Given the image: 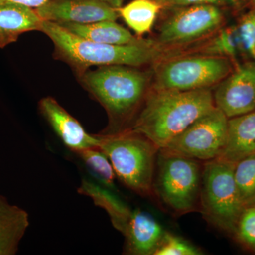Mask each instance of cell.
<instances>
[{
	"mask_svg": "<svg viewBox=\"0 0 255 255\" xmlns=\"http://www.w3.org/2000/svg\"><path fill=\"white\" fill-rule=\"evenodd\" d=\"M153 190L166 205L177 212H188L200 195L201 167L196 159L159 150Z\"/></svg>",
	"mask_w": 255,
	"mask_h": 255,
	"instance_id": "8992f818",
	"label": "cell"
},
{
	"mask_svg": "<svg viewBox=\"0 0 255 255\" xmlns=\"http://www.w3.org/2000/svg\"><path fill=\"white\" fill-rule=\"evenodd\" d=\"M236 27L242 53L255 60V9L245 15Z\"/></svg>",
	"mask_w": 255,
	"mask_h": 255,
	"instance_id": "cb8c5ba5",
	"label": "cell"
},
{
	"mask_svg": "<svg viewBox=\"0 0 255 255\" xmlns=\"http://www.w3.org/2000/svg\"><path fill=\"white\" fill-rule=\"evenodd\" d=\"M49 0H0V4H4V3H16L25 5L32 9H36L44 4Z\"/></svg>",
	"mask_w": 255,
	"mask_h": 255,
	"instance_id": "4316f807",
	"label": "cell"
},
{
	"mask_svg": "<svg viewBox=\"0 0 255 255\" xmlns=\"http://www.w3.org/2000/svg\"><path fill=\"white\" fill-rule=\"evenodd\" d=\"M226 57L200 55L164 61L156 70L154 90L191 91L210 88L232 72Z\"/></svg>",
	"mask_w": 255,
	"mask_h": 255,
	"instance_id": "52a82bcc",
	"label": "cell"
},
{
	"mask_svg": "<svg viewBox=\"0 0 255 255\" xmlns=\"http://www.w3.org/2000/svg\"><path fill=\"white\" fill-rule=\"evenodd\" d=\"M255 153V112L228 119L227 137L216 159L235 165Z\"/></svg>",
	"mask_w": 255,
	"mask_h": 255,
	"instance_id": "5bb4252c",
	"label": "cell"
},
{
	"mask_svg": "<svg viewBox=\"0 0 255 255\" xmlns=\"http://www.w3.org/2000/svg\"><path fill=\"white\" fill-rule=\"evenodd\" d=\"M201 253L185 240L165 232L154 255H200Z\"/></svg>",
	"mask_w": 255,
	"mask_h": 255,
	"instance_id": "603a6c76",
	"label": "cell"
},
{
	"mask_svg": "<svg viewBox=\"0 0 255 255\" xmlns=\"http://www.w3.org/2000/svg\"><path fill=\"white\" fill-rule=\"evenodd\" d=\"M162 9L160 4L152 0H133L117 11L128 26L140 36L150 31Z\"/></svg>",
	"mask_w": 255,
	"mask_h": 255,
	"instance_id": "d6986e66",
	"label": "cell"
},
{
	"mask_svg": "<svg viewBox=\"0 0 255 255\" xmlns=\"http://www.w3.org/2000/svg\"><path fill=\"white\" fill-rule=\"evenodd\" d=\"M79 80L107 112L110 124L102 134L128 129L147 95L148 75L134 67H100L96 70H87Z\"/></svg>",
	"mask_w": 255,
	"mask_h": 255,
	"instance_id": "7a4b0ae2",
	"label": "cell"
},
{
	"mask_svg": "<svg viewBox=\"0 0 255 255\" xmlns=\"http://www.w3.org/2000/svg\"><path fill=\"white\" fill-rule=\"evenodd\" d=\"M160 4L162 7H171L174 6V0H152Z\"/></svg>",
	"mask_w": 255,
	"mask_h": 255,
	"instance_id": "f1b7e54d",
	"label": "cell"
},
{
	"mask_svg": "<svg viewBox=\"0 0 255 255\" xmlns=\"http://www.w3.org/2000/svg\"><path fill=\"white\" fill-rule=\"evenodd\" d=\"M201 54L235 58L241 52L236 26L223 28L201 49ZM230 59V58H229Z\"/></svg>",
	"mask_w": 255,
	"mask_h": 255,
	"instance_id": "44dd1931",
	"label": "cell"
},
{
	"mask_svg": "<svg viewBox=\"0 0 255 255\" xmlns=\"http://www.w3.org/2000/svg\"></svg>",
	"mask_w": 255,
	"mask_h": 255,
	"instance_id": "d6a6232c",
	"label": "cell"
},
{
	"mask_svg": "<svg viewBox=\"0 0 255 255\" xmlns=\"http://www.w3.org/2000/svg\"><path fill=\"white\" fill-rule=\"evenodd\" d=\"M235 234L245 246L255 252V206L243 210Z\"/></svg>",
	"mask_w": 255,
	"mask_h": 255,
	"instance_id": "d4e9b609",
	"label": "cell"
},
{
	"mask_svg": "<svg viewBox=\"0 0 255 255\" xmlns=\"http://www.w3.org/2000/svg\"><path fill=\"white\" fill-rule=\"evenodd\" d=\"M251 4L255 6V0H251Z\"/></svg>",
	"mask_w": 255,
	"mask_h": 255,
	"instance_id": "4dcf8cb0",
	"label": "cell"
},
{
	"mask_svg": "<svg viewBox=\"0 0 255 255\" xmlns=\"http://www.w3.org/2000/svg\"><path fill=\"white\" fill-rule=\"evenodd\" d=\"M97 135L100 138L98 148L110 159L121 182L140 195L152 194L158 147L130 129Z\"/></svg>",
	"mask_w": 255,
	"mask_h": 255,
	"instance_id": "277c9868",
	"label": "cell"
},
{
	"mask_svg": "<svg viewBox=\"0 0 255 255\" xmlns=\"http://www.w3.org/2000/svg\"><path fill=\"white\" fill-rule=\"evenodd\" d=\"M40 31L53 41L55 58L68 63L78 77L93 66L141 67L155 63L162 54L158 43L150 40L127 45L95 43L47 21H43Z\"/></svg>",
	"mask_w": 255,
	"mask_h": 255,
	"instance_id": "3957f363",
	"label": "cell"
},
{
	"mask_svg": "<svg viewBox=\"0 0 255 255\" xmlns=\"http://www.w3.org/2000/svg\"><path fill=\"white\" fill-rule=\"evenodd\" d=\"M226 0H174V6H188L192 5L211 4L218 6L224 4Z\"/></svg>",
	"mask_w": 255,
	"mask_h": 255,
	"instance_id": "484cf974",
	"label": "cell"
},
{
	"mask_svg": "<svg viewBox=\"0 0 255 255\" xmlns=\"http://www.w3.org/2000/svg\"><path fill=\"white\" fill-rule=\"evenodd\" d=\"M254 206H255V205H254Z\"/></svg>",
	"mask_w": 255,
	"mask_h": 255,
	"instance_id": "1f68e13d",
	"label": "cell"
},
{
	"mask_svg": "<svg viewBox=\"0 0 255 255\" xmlns=\"http://www.w3.org/2000/svg\"><path fill=\"white\" fill-rule=\"evenodd\" d=\"M96 177L107 187H114L117 175L107 156L98 147H91L75 152Z\"/></svg>",
	"mask_w": 255,
	"mask_h": 255,
	"instance_id": "7402d4cb",
	"label": "cell"
},
{
	"mask_svg": "<svg viewBox=\"0 0 255 255\" xmlns=\"http://www.w3.org/2000/svg\"><path fill=\"white\" fill-rule=\"evenodd\" d=\"M78 191L79 194L91 198L96 206L105 209L114 227L123 234L131 216V210L110 191L87 179L82 180Z\"/></svg>",
	"mask_w": 255,
	"mask_h": 255,
	"instance_id": "ac0fdd59",
	"label": "cell"
},
{
	"mask_svg": "<svg viewBox=\"0 0 255 255\" xmlns=\"http://www.w3.org/2000/svg\"><path fill=\"white\" fill-rule=\"evenodd\" d=\"M233 164L214 159L206 161L200 189L203 214L215 226L235 233L246 206L238 192Z\"/></svg>",
	"mask_w": 255,
	"mask_h": 255,
	"instance_id": "5b68a950",
	"label": "cell"
},
{
	"mask_svg": "<svg viewBox=\"0 0 255 255\" xmlns=\"http://www.w3.org/2000/svg\"><path fill=\"white\" fill-rule=\"evenodd\" d=\"M104 1L107 2V4L112 6L115 9H119L123 5L124 0H103Z\"/></svg>",
	"mask_w": 255,
	"mask_h": 255,
	"instance_id": "83f0119b",
	"label": "cell"
},
{
	"mask_svg": "<svg viewBox=\"0 0 255 255\" xmlns=\"http://www.w3.org/2000/svg\"><path fill=\"white\" fill-rule=\"evenodd\" d=\"M34 9L43 21L58 24H87L119 17L117 9L103 0H49Z\"/></svg>",
	"mask_w": 255,
	"mask_h": 255,
	"instance_id": "8fae6325",
	"label": "cell"
},
{
	"mask_svg": "<svg viewBox=\"0 0 255 255\" xmlns=\"http://www.w3.org/2000/svg\"><path fill=\"white\" fill-rule=\"evenodd\" d=\"M43 21L34 9L25 5L0 4V48L14 43L26 32L40 31Z\"/></svg>",
	"mask_w": 255,
	"mask_h": 255,
	"instance_id": "9a60e30c",
	"label": "cell"
},
{
	"mask_svg": "<svg viewBox=\"0 0 255 255\" xmlns=\"http://www.w3.org/2000/svg\"><path fill=\"white\" fill-rule=\"evenodd\" d=\"M39 110L64 145L73 152L98 147L97 134H90L82 124L51 97L39 102Z\"/></svg>",
	"mask_w": 255,
	"mask_h": 255,
	"instance_id": "7c38bea8",
	"label": "cell"
},
{
	"mask_svg": "<svg viewBox=\"0 0 255 255\" xmlns=\"http://www.w3.org/2000/svg\"><path fill=\"white\" fill-rule=\"evenodd\" d=\"M215 107L210 88L191 91L153 90L147 94L128 129L144 135L160 150Z\"/></svg>",
	"mask_w": 255,
	"mask_h": 255,
	"instance_id": "6da1fadb",
	"label": "cell"
},
{
	"mask_svg": "<svg viewBox=\"0 0 255 255\" xmlns=\"http://www.w3.org/2000/svg\"><path fill=\"white\" fill-rule=\"evenodd\" d=\"M29 225L28 213L0 195V255L17 253Z\"/></svg>",
	"mask_w": 255,
	"mask_h": 255,
	"instance_id": "2e32d148",
	"label": "cell"
},
{
	"mask_svg": "<svg viewBox=\"0 0 255 255\" xmlns=\"http://www.w3.org/2000/svg\"><path fill=\"white\" fill-rule=\"evenodd\" d=\"M164 233L150 215L139 210L132 211L123 233L126 254L154 255Z\"/></svg>",
	"mask_w": 255,
	"mask_h": 255,
	"instance_id": "4fadbf2b",
	"label": "cell"
},
{
	"mask_svg": "<svg viewBox=\"0 0 255 255\" xmlns=\"http://www.w3.org/2000/svg\"><path fill=\"white\" fill-rule=\"evenodd\" d=\"M215 106L228 119L255 111V60L231 72L219 83Z\"/></svg>",
	"mask_w": 255,
	"mask_h": 255,
	"instance_id": "30bf717a",
	"label": "cell"
},
{
	"mask_svg": "<svg viewBox=\"0 0 255 255\" xmlns=\"http://www.w3.org/2000/svg\"><path fill=\"white\" fill-rule=\"evenodd\" d=\"M59 25L70 33L95 43L127 45L138 43L142 40L134 36L127 28L116 23V21H102L87 24L65 23Z\"/></svg>",
	"mask_w": 255,
	"mask_h": 255,
	"instance_id": "e0dca14e",
	"label": "cell"
},
{
	"mask_svg": "<svg viewBox=\"0 0 255 255\" xmlns=\"http://www.w3.org/2000/svg\"><path fill=\"white\" fill-rule=\"evenodd\" d=\"M234 179L246 207L255 204V153L241 159L234 166Z\"/></svg>",
	"mask_w": 255,
	"mask_h": 255,
	"instance_id": "ffe728a7",
	"label": "cell"
},
{
	"mask_svg": "<svg viewBox=\"0 0 255 255\" xmlns=\"http://www.w3.org/2000/svg\"><path fill=\"white\" fill-rule=\"evenodd\" d=\"M228 118L215 107L193 122L162 150L196 159H216L227 137Z\"/></svg>",
	"mask_w": 255,
	"mask_h": 255,
	"instance_id": "ba28073f",
	"label": "cell"
},
{
	"mask_svg": "<svg viewBox=\"0 0 255 255\" xmlns=\"http://www.w3.org/2000/svg\"><path fill=\"white\" fill-rule=\"evenodd\" d=\"M183 7L162 23L158 34L159 46L187 44L213 33L223 23V14L218 6L201 4Z\"/></svg>",
	"mask_w": 255,
	"mask_h": 255,
	"instance_id": "9c48e42d",
	"label": "cell"
},
{
	"mask_svg": "<svg viewBox=\"0 0 255 255\" xmlns=\"http://www.w3.org/2000/svg\"><path fill=\"white\" fill-rule=\"evenodd\" d=\"M229 1L233 3V4H237V3L239 2L241 0H229Z\"/></svg>",
	"mask_w": 255,
	"mask_h": 255,
	"instance_id": "f546056e",
	"label": "cell"
}]
</instances>
